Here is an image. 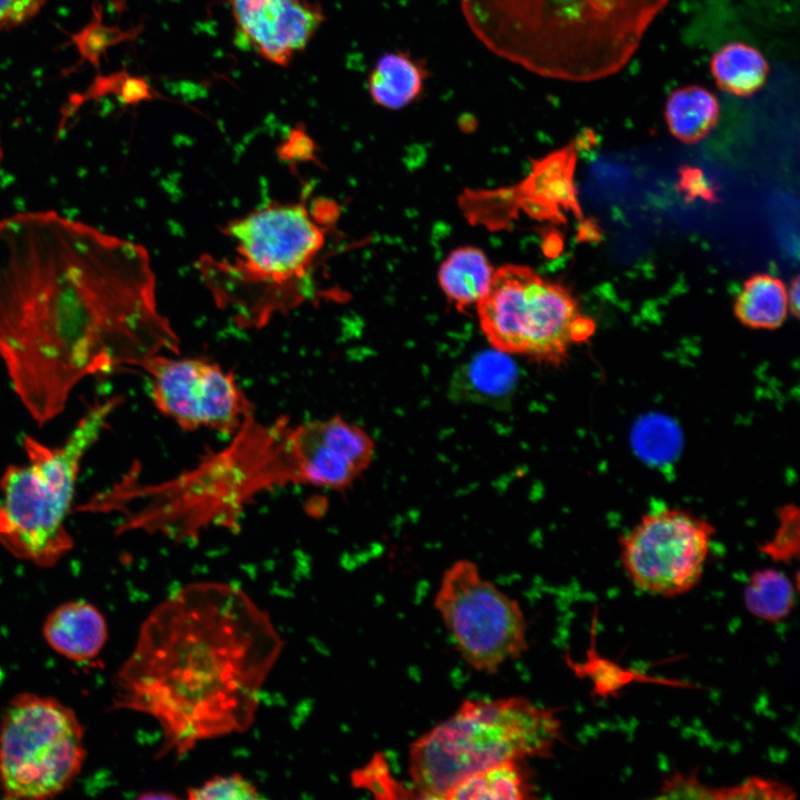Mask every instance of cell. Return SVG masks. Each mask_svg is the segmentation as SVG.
Returning <instances> with one entry per match:
<instances>
[{
	"mask_svg": "<svg viewBox=\"0 0 800 800\" xmlns=\"http://www.w3.org/2000/svg\"><path fill=\"white\" fill-rule=\"evenodd\" d=\"M178 352L143 246L56 211L0 220V358L40 426L87 377Z\"/></svg>",
	"mask_w": 800,
	"mask_h": 800,
	"instance_id": "1",
	"label": "cell"
},
{
	"mask_svg": "<svg viewBox=\"0 0 800 800\" xmlns=\"http://www.w3.org/2000/svg\"><path fill=\"white\" fill-rule=\"evenodd\" d=\"M283 641L269 614L232 584L182 587L143 621L116 674L112 708L146 713L162 731L159 757L243 732Z\"/></svg>",
	"mask_w": 800,
	"mask_h": 800,
	"instance_id": "2",
	"label": "cell"
},
{
	"mask_svg": "<svg viewBox=\"0 0 800 800\" xmlns=\"http://www.w3.org/2000/svg\"><path fill=\"white\" fill-rule=\"evenodd\" d=\"M318 487L312 420L269 422L254 414L223 448L193 467L153 483L133 473L90 500L94 512L123 514L118 533L143 531L176 542L197 539L210 528L239 529L246 507L258 496L288 484Z\"/></svg>",
	"mask_w": 800,
	"mask_h": 800,
	"instance_id": "3",
	"label": "cell"
},
{
	"mask_svg": "<svg viewBox=\"0 0 800 800\" xmlns=\"http://www.w3.org/2000/svg\"><path fill=\"white\" fill-rule=\"evenodd\" d=\"M668 0H460L472 33L544 78L593 81L620 71Z\"/></svg>",
	"mask_w": 800,
	"mask_h": 800,
	"instance_id": "4",
	"label": "cell"
},
{
	"mask_svg": "<svg viewBox=\"0 0 800 800\" xmlns=\"http://www.w3.org/2000/svg\"><path fill=\"white\" fill-rule=\"evenodd\" d=\"M334 207L323 199L273 202L231 221L224 256L204 254L199 276L216 306L242 329H261L311 302Z\"/></svg>",
	"mask_w": 800,
	"mask_h": 800,
	"instance_id": "5",
	"label": "cell"
},
{
	"mask_svg": "<svg viewBox=\"0 0 800 800\" xmlns=\"http://www.w3.org/2000/svg\"><path fill=\"white\" fill-rule=\"evenodd\" d=\"M562 738L556 711L524 697L464 700L411 743V789L419 799H446L466 778L494 764L550 758Z\"/></svg>",
	"mask_w": 800,
	"mask_h": 800,
	"instance_id": "6",
	"label": "cell"
},
{
	"mask_svg": "<svg viewBox=\"0 0 800 800\" xmlns=\"http://www.w3.org/2000/svg\"><path fill=\"white\" fill-rule=\"evenodd\" d=\"M121 401L94 403L61 446L23 438L28 462L8 466L0 478V543L14 558L50 568L71 551L66 520L81 462Z\"/></svg>",
	"mask_w": 800,
	"mask_h": 800,
	"instance_id": "7",
	"label": "cell"
},
{
	"mask_svg": "<svg viewBox=\"0 0 800 800\" xmlns=\"http://www.w3.org/2000/svg\"><path fill=\"white\" fill-rule=\"evenodd\" d=\"M87 756L76 712L50 696L16 694L0 721V789L8 799H47L79 776Z\"/></svg>",
	"mask_w": 800,
	"mask_h": 800,
	"instance_id": "8",
	"label": "cell"
},
{
	"mask_svg": "<svg viewBox=\"0 0 800 800\" xmlns=\"http://www.w3.org/2000/svg\"><path fill=\"white\" fill-rule=\"evenodd\" d=\"M477 308L483 333L504 353L560 364L576 343L573 329L581 316L576 299L528 267L508 264L493 272Z\"/></svg>",
	"mask_w": 800,
	"mask_h": 800,
	"instance_id": "9",
	"label": "cell"
},
{
	"mask_svg": "<svg viewBox=\"0 0 800 800\" xmlns=\"http://www.w3.org/2000/svg\"><path fill=\"white\" fill-rule=\"evenodd\" d=\"M434 607L461 658L479 672L496 673L528 649L520 604L470 560H458L444 571Z\"/></svg>",
	"mask_w": 800,
	"mask_h": 800,
	"instance_id": "10",
	"label": "cell"
},
{
	"mask_svg": "<svg viewBox=\"0 0 800 800\" xmlns=\"http://www.w3.org/2000/svg\"><path fill=\"white\" fill-rule=\"evenodd\" d=\"M714 533L710 522L687 510H653L621 538V564L638 590L674 598L700 582Z\"/></svg>",
	"mask_w": 800,
	"mask_h": 800,
	"instance_id": "11",
	"label": "cell"
},
{
	"mask_svg": "<svg viewBox=\"0 0 800 800\" xmlns=\"http://www.w3.org/2000/svg\"><path fill=\"white\" fill-rule=\"evenodd\" d=\"M161 353L142 368L150 377L154 407L184 430L211 429L232 436L253 416L233 373L203 358Z\"/></svg>",
	"mask_w": 800,
	"mask_h": 800,
	"instance_id": "12",
	"label": "cell"
},
{
	"mask_svg": "<svg viewBox=\"0 0 800 800\" xmlns=\"http://www.w3.org/2000/svg\"><path fill=\"white\" fill-rule=\"evenodd\" d=\"M238 36L264 60L287 67L323 23L319 3L308 0H228Z\"/></svg>",
	"mask_w": 800,
	"mask_h": 800,
	"instance_id": "13",
	"label": "cell"
},
{
	"mask_svg": "<svg viewBox=\"0 0 800 800\" xmlns=\"http://www.w3.org/2000/svg\"><path fill=\"white\" fill-rule=\"evenodd\" d=\"M46 642L60 656L78 663L96 659L108 640L101 611L86 600H70L56 607L43 622Z\"/></svg>",
	"mask_w": 800,
	"mask_h": 800,
	"instance_id": "14",
	"label": "cell"
},
{
	"mask_svg": "<svg viewBox=\"0 0 800 800\" xmlns=\"http://www.w3.org/2000/svg\"><path fill=\"white\" fill-rule=\"evenodd\" d=\"M518 369L508 353L488 350L470 360L453 377L450 393L453 400L506 404L516 390Z\"/></svg>",
	"mask_w": 800,
	"mask_h": 800,
	"instance_id": "15",
	"label": "cell"
},
{
	"mask_svg": "<svg viewBox=\"0 0 800 800\" xmlns=\"http://www.w3.org/2000/svg\"><path fill=\"white\" fill-rule=\"evenodd\" d=\"M427 70L409 53L391 51L382 54L372 68L368 89L373 102L399 110L411 104L422 92Z\"/></svg>",
	"mask_w": 800,
	"mask_h": 800,
	"instance_id": "16",
	"label": "cell"
},
{
	"mask_svg": "<svg viewBox=\"0 0 800 800\" xmlns=\"http://www.w3.org/2000/svg\"><path fill=\"white\" fill-rule=\"evenodd\" d=\"M664 118L676 139L684 143H697L718 124L720 104L717 96L707 88L689 84L668 96Z\"/></svg>",
	"mask_w": 800,
	"mask_h": 800,
	"instance_id": "17",
	"label": "cell"
},
{
	"mask_svg": "<svg viewBox=\"0 0 800 800\" xmlns=\"http://www.w3.org/2000/svg\"><path fill=\"white\" fill-rule=\"evenodd\" d=\"M769 64L753 46L734 41L718 49L710 59V71L717 87L726 93L748 98L766 83Z\"/></svg>",
	"mask_w": 800,
	"mask_h": 800,
	"instance_id": "18",
	"label": "cell"
},
{
	"mask_svg": "<svg viewBox=\"0 0 800 800\" xmlns=\"http://www.w3.org/2000/svg\"><path fill=\"white\" fill-rule=\"evenodd\" d=\"M492 276L493 269L480 249L462 247L442 262L438 280L448 300L463 311L484 296Z\"/></svg>",
	"mask_w": 800,
	"mask_h": 800,
	"instance_id": "19",
	"label": "cell"
},
{
	"mask_svg": "<svg viewBox=\"0 0 800 800\" xmlns=\"http://www.w3.org/2000/svg\"><path fill=\"white\" fill-rule=\"evenodd\" d=\"M526 760H508L466 778L447 796L450 800H531L536 787Z\"/></svg>",
	"mask_w": 800,
	"mask_h": 800,
	"instance_id": "20",
	"label": "cell"
},
{
	"mask_svg": "<svg viewBox=\"0 0 800 800\" xmlns=\"http://www.w3.org/2000/svg\"><path fill=\"white\" fill-rule=\"evenodd\" d=\"M577 158L578 144L572 141L536 163V170L528 182L531 191H534L532 196L538 198L539 204L547 208L548 213H551V207L557 213L558 206H562L577 217H582L573 184Z\"/></svg>",
	"mask_w": 800,
	"mask_h": 800,
	"instance_id": "21",
	"label": "cell"
},
{
	"mask_svg": "<svg viewBox=\"0 0 800 800\" xmlns=\"http://www.w3.org/2000/svg\"><path fill=\"white\" fill-rule=\"evenodd\" d=\"M787 312L784 283L767 273L749 278L734 303L738 320L752 329H777L784 322Z\"/></svg>",
	"mask_w": 800,
	"mask_h": 800,
	"instance_id": "22",
	"label": "cell"
},
{
	"mask_svg": "<svg viewBox=\"0 0 800 800\" xmlns=\"http://www.w3.org/2000/svg\"><path fill=\"white\" fill-rule=\"evenodd\" d=\"M743 601L756 618L770 623L781 622L794 608V586L780 570H756L744 587Z\"/></svg>",
	"mask_w": 800,
	"mask_h": 800,
	"instance_id": "23",
	"label": "cell"
},
{
	"mask_svg": "<svg viewBox=\"0 0 800 800\" xmlns=\"http://www.w3.org/2000/svg\"><path fill=\"white\" fill-rule=\"evenodd\" d=\"M352 786L370 791L376 798H416L411 788L400 784L390 772L383 754H374L351 774Z\"/></svg>",
	"mask_w": 800,
	"mask_h": 800,
	"instance_id": "24",
	"label": "cell"
},
{
	"mask_svg": "<svg viewBox=\"0 0 800 800\" xmlns=\"http://www.w3.org/2000/svg\"><path fill=\"white\" fill-rule=\"evenodd\" d=\"M796 798L791 787L772 779L750 777L742 782L728 787H712L711 799H766L788 800Z\"/></svg>",
	"mask_w": 800,
	"mask_h": 800,
	"instance_id": "25",
	"label": "cell"
},
{
	"mask_svg": "<svg viewBox=\"0 0 800 800\" xmlns=\"http://www.w3.org/2000/svg\"><path fill=\"white\" fill-rule=\"evenodd\" d=\"M188 798L192 800L208 799H260L257 787L240 773L213 776L201 786L189 788Z\"/></svg>",
	"mask_w": 800,
	"mask_h": 800,
	"instance_id": "26",
	"label": "cell"
},
{
	"mask_svg": "<svg viewBox=\"0 0 800 800\" xmlns=\"http://www.w3.org/2000/svg\"><path fill=\"white\" fill-rule=\"evenodd\" d=\"M793 510L791 507L782 509L780 528L773 539L762 547V551L776 561L790 562L798 556V511L792 516Z\"/></svg>",
	"mask_w": 800,
	"mask_h": 800,
	"instance_id": "27",
	"label": "cell"
},
{
	"mask_svg": "<svg viewBox=\"0 0 800 800\" xmlns=\"http://www.w3.org/2000/svg\"><path fill=\"white\" fill-rule=\"evenodd\" d=\"M46 0H0V30L17 27L33 18Z\"/></svg>",
	"mask_w": 800,
	"mask_h": 800,
	"instance_id": "28",
	"label": "cell"
},
{
	"mask_svg": "<svg viewBox=\"0 0 800 800\" xmlns=\"http://www.w3.org/2000/svg\"><path fill=\"white\" fill-rule=\"evenodd\" d=\"M678 189L681 190L684 196L690 198L700 197L711 202L716 198L713 189L703 178V173L699 169L692 167H684L680 170Z\"/></svg>",
	"mask_w": 800,
	"mask_h": 800,
	"instance_id": "29",
	"label": "cell"
},
{
	"mask_svg": "<svg viewBox=\"0 0 800 800\" xmlns=\"http://www.w3.org/2000/svg\"><path fill=\"white\" fill-rule=\"evenodd\" d=\"M799 304H800V281H799V277H796L791 283V288L788 293V306L790 307V310L794 314V317L799 316Z\"/></svg>",
	"mask_w": 800,
	"mask_h": 800,
	"instance_id": "30",
	"label": "cell"
},
{
	"mask_svg": "<svg viewBox=\"0 0 800 800\" xmlns=\"http://www.w3.org/2000/svg\"><path fill=\"white\" fill-rule=\"evenodd\" d=\"M139 798L142 799H177V796L170 792L161 791V792H147L141 794Z\"/></svg>",
	"mask_w": 800,
	"mask_h": 800,
	"instance_id": "31",
	"label": "cell"
},
{
	"mask_svg": "<svg viewBox=\"0 0 800 800\" xmlns=\"http://www.w3.org/2000/svg\"><path fill=\"white\" fill-rule=\"evenodd\" d=\"M2 156H3V151H2V142H1V136H0V164L2 162Z\"/></svg>",
	"mask_w": 800,
	"mask_h": 800,
	"instance_id": "32",
	"label": "cell"
}]
</instances>
